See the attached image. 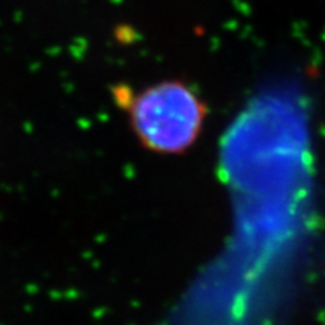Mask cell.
<instances>
[{
    "label": "cell",
    "mask_w": 325,
    "mask_h": 325,
    "mask_svg": "<svg viewBox=\"0 0 325 325\" xmlns=\"http://www.w3.org/2000/svg\"><path fill=\"white\" fill-rule=\"evenodd\" d=\"M116 104L128 115L140 145L155 154H182L194 145L206 118V104L181 80H162L140 92L121 85L113 89Z\"/></svg>",
    "instance_id": "obj_1"
}]
</instances>
